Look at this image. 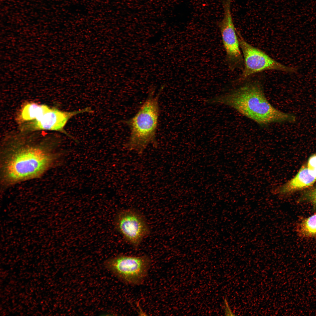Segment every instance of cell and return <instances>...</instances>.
I'll return each instance as SVG.
<instances>
[{"label":"cell","instance_id":"obj_5","mask_svg":"<svg viewBox=\"0 0 316 316\" xmlns=\"http://www.w3.org/2000/svg\"><path fill=\"white\" fill-rule=\"evenodd\" d=\"M240 47L242 54L244 66L238 79L242 81L253 75L268 70H275L293 73L296 68L285 66L276 61L265 52L248 43L237 30Z\"/></svg>","mask_w":316,"mask_h":316},{"label":"cell","instance_id":"obj_13","mask_svg":"<svg viewBox=\"0 0 316 316\" xmlns=\"http://www.w3.org/2000/svg\"><path fill=\"white\" fill-rule=\"evenodd\" d=\"M306 166L309 171L312 170L316 168V154H313L310 157Z\"/></svg>","mask_w":316,"mask_h":316},{"label":"cell","instance_id":"obj_3","mask_svg":"<svg viewBox=\"0 0 316 316\" xmlns=\"http://www.w3.org/2000/svg\"><path fill=\"white\" fill-rule=\"evenodd\" d=\"M164 87V85L161 86L158 93L155 94V87L151 86L147 98L138 112L125 121L130 132L126 145L129 150L141 154L150 144L157 147L156 134L159 114V100Z\"/></svg>","mask_w":316,"mask_h":316},{"label":"cell","instance_id":"obj_7","mask_svg":"<svg viewBox=\"0 0 316 316\" xmlns=\"http://www.w3.org/2000/svg\"><path fill=\"white\" fill-rule=\"evenodd\" d=\"M231 0H224L223 2L224 15L218 23L226 53V61L231 71L236 69L243 70V59L240 47L237 29L233 23L231 11Z\"/></svg>","mask_w":316,"mask_h":316},{"label":"cell","instance_id":"obj_6","mask_svg":"<svg viewBox=\"0 0 316 316\" xmlns=\"http://www.w3.org/2000/svg\"><path fill=\"white\" fill-rule=\"evenodd\" d=\"M115 229L124 241L136 249L150 234L151 229L145 216L134 208L118 211L114 219Z\"/></svg>","mask_w":316,"mask_h":316},{"label":"cell","instance_id":"obj_10","mask_svg":"<svg viewBox=\"0 0 316 316\" xmlns=\"http://www.w3.org/2000/svg\"><path fill=\"white\" fill-rule=\"evenodd\" d=\"M51 108L47 105L34 102L26 103L21 109L18 120L23 122L35 120L50 111Z\"/></svg>","mask_w":316,"mask_h":316},{"label":"cell","instance_id":"obj_4","mask_svg":"<svg viewBox=\"0 0 316 316\" xmlns=\"http://www.w3.org/2000/svg\"><path fill=\"white\" fill-rule=\"evenodd\" d=\"M151 264L147 255L119 254L106 260L105 268L124 283L133 285L143 283Z\"/></svg>","mask_w":316,"mask_h":316},{"label":"cell","instance_id":"obj_9","mask_svg":"<svg viewBox=\"0 0 316 316\" xmlns=\"http://www.w3.org/2000/svg\"><path fill=\"white\" fill-rule=\"evenodd\" d=\"M316 179L310 173L306 166L303 164L292 178L277 187L274 192L280 195L286 196L312 187Z\"/></svg>","mask_w":316,"mask_h":316},{"label":"cell","instance_id":"obj_11","mask_svg":"<svg viewBox=\"0 0 316 316\" xmlns=\"http://www.w3.org/2000/svg\"><path fill=\"white\" fill-rule=\"evenodd\" d=\"M297 230L300 237L316 238V213L303 219L298 225Z\"/></svg>","mask_w":316,"mask_h":316},{"label":"cell","instance_id":"obj_1","mask_svg":"<svg viewBox=\"0 0 316 316\" xmlns=\"http://www.w3.org/2000/svg\"><path fill=\"white\" fill-rule=\"evenodd\" d=\"M56 143L16 138L5 142L1 151L2 188L39 178L56 166L61 154Z\"/></svg>","mask_w":316,"mask_h":316},{"label":"cell","instance_id":"obj_14","mask_svg":"<svg viewBox=\"0 0 316 316\" xmlns=\"http://www.w3.org/2000/svg\"><path fill=\"white\" fill-rule=\"evenodd\" d=\"M225 302V306L226 307L224 308V311L225 312V314H226V315H234V314H233L232 312H231L230 308V307H229L228 303L227 302L226 300Z\"/></svg>","mask_w":316,"mask_h":316},{"label":"cell","instance_id":"obj_8","mask_svg":"<svg viewBox=\"0 0 316 316\" xmlns=\"http://www.w3.org/2000/svg\"><path fill=\"white\" fill-rule=\"evenodd\" d=\"M90 108L72 111H62L55 108L51 109L39 118L27 123L21 129L25 131L40 130H54L62 132L71 137L64 128L68 120L78 114L85 112H91Z\"/></svg>","mask_w":316,"mask_h":316},{"label":"cell","instance_id":"obj_2","mask_svg":"<svg viewBox=\"0 0 316 316\" xmlns=\"http://www.w3.org/2000/svg\"><path fill=\"white\" fill-rule=\"evenodd\" d=\"M233 108L245 116L262 125L274 123H293L296 116L274 107L264 93L262 85L257 80L247 81L236 89L208 101Z\"/></svg>","mask_w":316,"mask_h":316},{"label":"cell","instance_id":"obj_12","mask_svg":"<svg viewBox=\"0 0 316 316\" xmlns=\"http://www.w3.org/2000/svg\"><path fill=\"white\" fill-rule=\"evenodd\" d=\"M300 199L301 201L308 202L316 206V186L305 190Z\"/></svg>","mask_w":316,"mask_h":316}]
</instances>
